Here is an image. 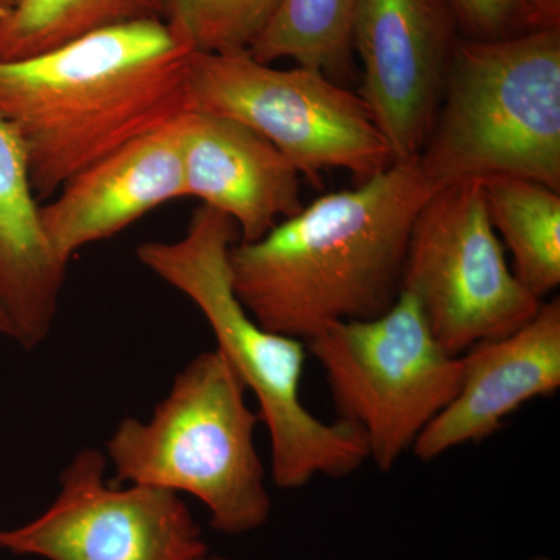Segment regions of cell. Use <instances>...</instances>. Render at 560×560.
Segmentation results:
<instances>
[{
	"mask_svg": "<svg viewBox=\"0 0 560 560\" xmlns=\"http://www.w3.org/2000/svg\"><path fill=\"white\" fill-rule=\"evenodd\" d=\"M436 190L415 158L324 195L259 241L232 245L235 294L265 329L304 342L382 315L399 298L412 223Z\"/></svg>",
	"mask_w": 560,
	"mask_h": 560,
	"instance_id": "obj_1",
	"label": "cell"
},
{
	"mask_svg": "<svg viewBox=\"0 0 560 560\" xmlns=\"http://www.w3.org/2000/svg\"><path fill=\"white\" fill-rule=\"evenodd\" d=\"M455 397L423 430L412 453L422 463L497 433L526 404L560 389V301L541 302L517 330L460 355Z\"/></svg>",
	"mask_w": 560,
	"mask_h": 560,
	"instance_id": "obj_11",
	"label": "cell"
},
{
	"mask_svg": "<svg viewBox=\"0 0 560 560\" xmlns=\"http://www.w3.org/2000/svg\"><path fill=\"white\" fill-rule=\"evenodd\" d=\"M419 161L436 189L515 176L560 191V28L456 43Z\"/></svg>",
	"mask_w": 560,
	"mask_h": 560,
	"instance_id": "obj_4",
	"label": "cell"
},
{
	"mask_svg": "<svg viewBox=\"0 0 560 560\" xmlns=\"http://www.w3.org/2000/svg\"><path fill=\"white\" fill-rule=\"evenodd\" d=\"M455 40L444 0H359L352 50L360 97L394 162L419 158L436 119Z\"/></svg>",
	"mask_w": 560,
	"mask_h": 560,
	"instance_id": "obj_10",
	"label": "cell"
},
{
	"mask_svg": "<svg viewBox=\"0 0 560 560\" xmlns=\"http://www.w3.org/2000/svg\"><path fill=\"white\" fill-rule=\"evenodd\" d=\"M18 3H20V0H0V25L9 20L10 14L16 9Z\"/></svg>",
	"mask_w": 560,
	"mask_h": 560,
	"instance_id": "obj_21",
	"label": "cell"
},
{
	"mask_svg": "<svg viewBox=\"0 0 560 560\" xmlns=\"http://www.w3.org/2000/svg\"><path fill=\"white\" fill-rule=\"evenodd\" d=\"M39 208L27 151L0 116V304L24 349L49 337L68 270L47 242Z\"/></svg>",
	"mask_w": 560,
	"mask_h": 560,
	"instance_id": "obj_14",
	"label": "cell"
},
{
	"mask_svg": "<svg viewBox=\"0 0 560 560\" xmlns=\"http://www.w3.org/2000/svg\"><path fill=\"white\" fill-rule=\"evenodd\" d=\"M478 179L438 189L412 223L401 291L452 355L528 323L541 302L515 278Z\"/></svg>",
	"mask_w": 560,
	"mask_h": 560,
	"instance_id": "obj_8",
	"label": "cell"
},
{
	"mask_svg": "<svg viewBox=\"0 0 560 560\" xmlns=\"http://www.w3.org/2000/svg\"><path fill=\"white\" fill-rule=\"evenodd\" d=\"M183 116L95 162L40 206L44 234L61 264L68 267L84 246L119 234L165 202L186 198Z\"/></svg>",
	"mask_w": 560,
	"mask_h": 560,
	"instance_id": "obj_12",
	"label": "cell"
},
{
	"mask_svg": "<svg viewBox=\"0 0 560 560\" xmlns=\"http://www.w3.org/2000/svg\"><path fill=\"white\" fill-rule=\"evenodd\" d=\"M490 223L518 282L537 300L560 285V194L515 176L480 179Z\"/></svg>",
	"mask_w": 560,
	"mask_h": 560,
	"instance_id": "obj_15",
	"label": "cell"
},
{
	"mask_svg": "<svg viewBox=\"0 0 560 560\" xmlns=\"http://www.w3.org/2000/svg\"><path fill=\"white\" fill-rule=\"evenodd\" d=\"M521 22L529 27L556 28L560 24V0H517Z\"/></svg>",
	"mask_w": 560,
	"mask_h": 560,
	"instance_id": "obj_20",
	"label": "cell"
},
{
	"mask_svg": "<svg viewBox=\"0 0 560 560\" xmlns=\"http://www.w3.org/2000/svg\"><path fill=\"white\" fill-rule=\"evenodd\" d=\"M219 350L202 352L175 377L147 422L121 420L106 444L113 485L184 492L230 536L259 529L271 514L267 470L256 445L257 411Z\"/></svg>",
	"mask_w": 560,
	"mask_h": 560,
	"instance_id": "obj_5",
	"label": "cell"
},
{
	"mask_svg": "<svg viewBox=\"0 0 560 560\" xmlns=\"http://www.w3.org/2000/svg\"><path fill=\"white\" fill-rule=\"evenodd\" d=\"M197 560H232V559L221 558V556H210L208 552V555L202 556V558L197 559Z\"/></svg>",
	"mask_w": 560,
	"mask_h": 560,
	"instance_id": "obj_23",
	"label": "cell"
},
{
	"mask_svg": "<svg viewBox=\"0 0 560 560\" xmlns=\"http://www.w3.org/2000/svg\"><path fill=\"white\" fill-rule=\"evenodd\" d=\"M359 0H280L271 20L249 46L257 61L293 60L301 68L345 70L352 54Z\"/></svg>",
	"mask_w": 560,
	"mask_h": 560,
	"instance_id": "obj_17",
	"label": "cell"
},
{
	"mask_svg": "<svg viewBox=\"0 0 560 560\" xmlns=\"http://www.w3.org/2000/svg\"><path fill=\"white\" fill-rule=\"evenodd\" d=\"M526 560H555V559L547 558V556H537V558H530V559H526Z\"/></svg>",
	"mask_w": 560,
	"mask_h": 560,
	"instance_id": "obj_24",
	"label": "cell"
},
{
	"mask_svg": "<svg viewBox=\"0 0 560 560\" xmlns=\"http://www.w3.org/2000/svg\"><path fill=\"white\" fill-rule=\"evenodd\" d=\"M108 458L83 448L60 477L49 510L0 530V550L47 560H197L200 525L172 490L106 481Z\"/></svg>",
	"mask_w": 560,
	"mask_h": 560,
	"instance_id": "obj_9",
	"label": "cell"
},
{
	"mask_svg": "<svg viewBox=\"0 0 560 560\" xmlns=\"http://www.w3.org/2000/svg\"><path fill=\"white\" fill-rule=\"evenodd\" d=\"M189 109L241 121L315 183L327 168L363 183L394 162L359 94L320 70L276 69L248 50L195 51Z\"/></svg>",
	"mask_w": 560,
	"mask_h": 560,
	"instance_id": "obj_7",
	"label": "cell"
},
{
	"mask_svg": "<svg viewBox=\"0 0 560 560\" xmlns=\"http://www.w3.org/2000/svg\"><path fill=\"white\" fill-rule=\"evenodd\" d=\"M280 0H162V20L195 51L248 50Z\"/></svg>",
	"mask_w": 560,
	"mask_h": 560,
	"instance_id": "obj_18",
	"label": "cell"
},
{
	"mask_svg": "<svg viewBox=\"0 0 560 560\" xmlns=\"http://www.w3.org/2000/svg\"><path fill=\"white\" fill-rule=\"evenodd\" d=\"M0 337L13 338V329H11L9 316L3 311L2 304H0Z\"/></svg>",
	"mask_w": 560,
	"mask_h": 560,
	"instance_id": "obj_22",
	"label": "cell"
},
{
	"mask_svg": "<svg viewBox=\"0 0 560 560\" xmlns=\"http://www.w3.org/2000/svg\"><path fill=\"white\" fill-rule=\"evenodd\" d=\"M237 235L230 217L201 205L178 241L142 243L136 253L143 267L200 308L217 350L256 397L270 436L272 482L293 490L318 477H349L370 463L363 436L349 423L326 422L305 407L301 383L307 345L265 329L243 307L230 267Z\"/></svg>",
	"mask_w": 560,
	"mask_h": 560,
	"instance_id": "obj_3",
	"label": "cell"
},
{
	"mask_svg": "<svg viewBox=\"0 0 560 560\" xmlns=\"http://www.w3.org/2000/svg\"><path fill=\"white\" fill-rule=\"evenodd\" d=\"M456 18L471 33V38L495 39L510 36L521 22L517 0H448Z\"/></svg>",
	"mask_w": 560,
	"mask_h": 560,
	"instance_id": "obj_19",
	"label": "cell"
},
{
	"mask_svg": "<svg viewBox=\"0 0 560 560\" xmlns=\"http://www.w3.org/2000/svg\"><path fill=\"white\" fill-rule=\"evenodd\" d=\"M162 20V0H20L0 25V62L25 60L88 33Z\"/></svg>",
	"mask_w": 560,
	"mask_h": 560,
	"instance_id": "obj_16",
	"label": "cell"
},
{
	"mask_svg": "<svg viewBox=\"0 0 560 560\" xmlns=\"http://www.w3.org/2000/svg\"><path fill=\"white\" fill-rule=\"evenodd\" d=\"M194 54L168 22L143 20L0 62V116L24 143L36 198L187 113Z\"/></svg>",
	"mask_w": 560,
	"mask_h": 560,
	"instance_id": "obj_2",
	"label": "cell"
},
{
	"mask_svg": "<svg viewBox=\"0 0 560 560\" xmlns=\"http://www.w3.org/2000/svg\"><path fill=\"white\" fill-rule=\"evenodd\" d=\"M184 191L230 217L241 242H256L300 212L298 168L241 121L189 109L183 116Z\"/></svg>",
	"mask_w": 560,
	"mask_h": 560,
	"instance_id": "obj_13",
	"label": "cell"
},
{
	"mask_svg": "<svg viewBox=\"0 0 560 560\" xmlns=\"http://www.w3.org/2000/svg\"><path fill=\"white\" fill-rule=\"evenodd\" d=\"M305 345L324 372L338 420L360 431L382 471L412 451L458 390L460 355L442 348L407 291L382 315L334 324Z\"/></svg>",
	"mask_w": 560,
	"mask_h": 560,
	"instance_id": "obj_6",
	"label": "cell"
}]
</instances>
